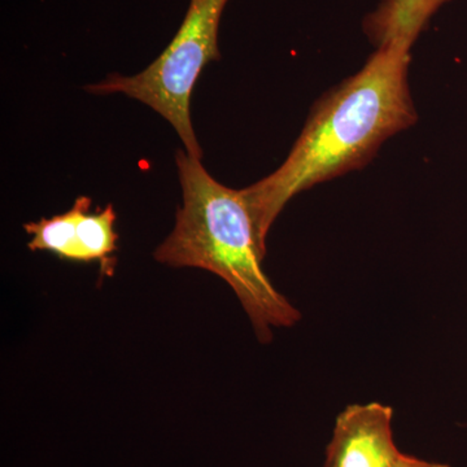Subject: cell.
Returning a JSON list of instances; mask_svg holds the SVG:
<instances>
[{
	"label": "cell",
	"instance_id": "obj_4",
	"mask_svg": "<svg viewBox=\"0 0 467 467\" xmlns=\"http://www.w3.org/2000/svg\"><path fill=\"white\" fill-rule=\"evenodd\" d=\"M91 199L79 196L70 211L38 223H26V232L32 235L27 243L30 251H47L58 259L73 263H98L101 275L115 272L117 235L116 212L112 205L90 213Z\"/></svg>",
	"mask_w": 467,
	"mask_h": 467
},
{
	"label": "cell",
	"instance_id": "obj_5",
	"mask_svg": "<svg viewBox=\"0 0 467 467\" xmlns=\"http://www.w3.org/2000/svg\"><path fill=\"white\" fill-rule=\"evenodd\" d=\"M393 409L380 402L353 404L335 420L325 467H392L401 456L392 431Z\"/></svg>",
	"mask_w": 467,
	"mask_h": 467
},
{
	"label": "cell",
	"instance_id": "obj_7",
	"mask_svg": "<svg viewBox=\"0 0 467 467\" xmlns=\"http://www.w3.org/2000/svg\"><path fill=\"white\" fill-rule=\"evenodd\" d=\"M392 467H451L445 465V463L430 462V461L417 459L414 456H409V454L401 453L399 460L393 463Z\"/></svg>",
	"mask_w": 467,
	"mask_h": 467
},
{
	"label": "cell",
	"instance_id": "obj_6",
	"mask_svg": "<svg viewBox=\"0 0 467 467\" xmlns=\"http://www.w3.org/2000/svg\"><path fill=\"white\" fill-rule=\"evenodd\" d=\"M451 0H380L362 27L377 48L399 45L413 47L436 12Z\"/></svg>",
	"mask_w": 467,
	"mask_h": 467
},
{
	"label": "cell",
	"instance_id": "obj_3",
	"mask_svg": "<svg viewBox=\"0 0 467 467\" xmlns=\"http://www.w3.org/2000/svg\"><path fill=\"white\" fill-rule=\"evenodd\" d=\"M227 2L192 0L173 41L147 69L134 76L113 73L86 90L97 95L124 94L146 104L173 126L186 152L202 160L190 103L204 67L220 58L218 26Z\"/></svg>",
	"mask_w": 467,
	"mask_h": 467
},
{
	"label": "cell",
	"instance_id": "obj_1",
	"mask_svg": "<svg viewBox=\"0 0 467 467\" xmlns=\"http://www.w3.org/2000/svg\"><path fill=\"white\" fill-rule=\"evenodd\" d=\"M410 51L399 43L377 48L313 106L284 164L242 189L264 254L270 227L294 196L367 167L387 140L416 125Z\"/></svg>",
	"mask_w": 467,
	"mask_h": 467
},
{
	"label": "cell",
	"instance_id": "obj_2",
	"mask_svg": "<svg viewBox=\"0 0 467 467\" xmlns=\"http://www.w3.org/2000/svg\"><path fill=\"white\" fill-rule=\"evenodd\" d=\"M183 204L171 235L155 259L173 267H198L223 278L241 300L260 343L272 342V327H291L299 310L275 290L261 263L256 230L242 190L217 182L202 160L175 155Z\"/></svg>",
	"mask_w": 467,
	"mask_h": 467
}]
</instances>
